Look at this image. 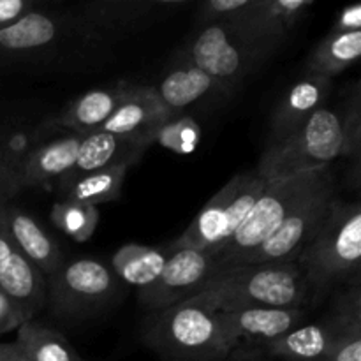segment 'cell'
<instances>
[{
    "instance_id": "cell-1",
    "label": "cell",
    "mask_w": 361,
    "mask_h": 361,
    "mask_svg": "<svg viewBox=\"0 0 361 361\" xmlns=\"http://www.w3.org/2000/svg\"><path fill=\"white\" fill-rule=\"evenodd\" d=\"M310 293L298 263L238 264L215 271L187 303L212 312L249 307H305Z\"/></svg>"
},
{
    "instance_id": "cell-15",
    "label": "cell",
    "mask_w": 361,
    "mask_h": 361,
    "mask_svg": "<svg viewBox=\"0 0 361 361\" xmlns=\"http://www.w3.org/2000/svg\"><path fill=\"white\" fill-rule=\"evenodd\" d=\"M334 90V80L316 74H305L300 78L279 101L270 118V134L268 145H275L286 140L302 126H305L310 116L326 106L328 97Z\"/></svg>"
},
{
    "instance_id": "cell-10",
    "label": "cell",
    "mask_w": 361,
    "mask_h": 361,
    "mask_svg": "<svg viewBox=\"0 0 361 361\" xmlns=\"http://www.w3.org/2000/svg\"><path fill=\"white\" fill-rule=\"evenodd\" d=\"M356 310H361V284L348 286L323 319L300 324L263 348H257V351L274 361H324L345 319Z\"/></svg>"
},
{
    "instance_id": "cell-29",
    "label": "cell",
    "mask_w": 361,
    "mask_h": 361,
    "mask_svg": "<svg viewBox=\"0 0 361 361\" xmlns=\"http://www.w3.org/2000/svg\"><path fill=\"white\" fill-rule=\"evenodd\" d=\"M201 143V126L190 115L171 116L152 137V145H161L176 155H189Z\"/></svg>"
},
{
    "instance_id": "cell-6",
    "label": "cell",
    "mask_w": 361,
    "mask_h": 361,
    "mask_svg": "<svg viewBox=\"0 0 361 361\" xmlns=\"http://www.w3.org/2000/svg\"><path fill=\"white\" fill-rule=\"evenodd\" d=\"M341 157H344L341 111L324 106L295 134L268 145L256 173L267 182H277L328 168Z\"/></svg>"
},
{
    "instance_id": "cell-26",
    "label": "cell",
    "mask_w": 361,
    "mask_h": 361,
    "mask_svg": "<svg viewBox=\"0 0 361 361\" xmlns=\"http://www.w3.org/2000/svg\"><path fill=\"white\" fill-rule=\"evenodd\" d=\"M129 169L130 168H127V166H116V168L85 173V175L78 176V178L71 180L69 183L60 187L63 190V200L88 204V207H97V204L116 201L122 192Z\"/></svg>"
},
{
    "instance_id": "cell-18",
    "label": "cell",
    "mask_w": 361,
    "mask_h": 361,
    "mask_svg": "<svg viewBox=\"0 0 361 361\" xmlns=\"http://www.w3.org/2000/svg\"><path fill=\"white\" fill-rule=\"evenodd\" d=\"M152 87H134L99 130L152 145L155 130L171 118Z\"/></svg>"
},
{
    "instance_id": "cell-38",
    "label": "cell",
    "mask_w": 361,
    "mask_h": 361,
    "mask_svg": "<svg viewBox=\"0 0 361 361\" xmlns=\"http://www.w3.org/2000/svg\"><path fill=\"white\" fill-rule=\"evenodd\" d=\"M0 361H25L16 342L0 344Z\"/></svg>"
},
{
    "instance_id": "cell-30",
    "label": "cell",
    "mask_w": 361,
    "mask_h": 361,
    "mask_svg": "<svg viewBox=\"0 0 361 361\" xmlns=\"http://www.w3.org/2000/svg\"><path fill=\"white\" fill-rule=\"evenodd\" d=\"M341 118L344 130V157L353 159L358 166L361 152V95L358 85L353 88V94L345 102V109L341 111Z\"/></svg>"
},
{
    "instance_id": "cell-33",
    "label": "cell",
    "mask_w": 361,
    "mask_h": 361,
    "mask_svg": "<svg viewBox=\"0 0 361 361\" xmlns=\"http://www.w3.org/2000/svg\"><path fill=\"white\" fill-rule=\"evenodd\" d=\"M27 321H30V317L23 312V309L0 291V335L18 330Z\"/></svg>"
},
{
    "instance_id": "cell-2",
    "label": "cell",
    "mask_w": 361,
    "mask_h": 361,
    "mask_svg": "<svg viewBox=\"0 0 361 361\" xmlns=\"http://www.w3.org/2000/svg\"><path fill=\"white\" fill-rule=\"evenodd\" d=\"M361 204L335 197L319 231L298 256L300 270L310 293L319 303L338 286L360 284Z\"/></svg>"
},
{
    "instance_id": "cell-27",
    "label": "cell",
    "mask_w": 361,
    "mask_h": 361,
    "mask_svg": "<svg viewBox=\"0 0 361 361\" xmlns=\"http://www.w3.org/2000/svg\"><path fill=\"white\" fill-rule=\"evenodd\" d=\"M16 344L25 361H83L60 331L27 321L18 328Z\"/></svg>"
},
{
    "instance_id": "cell-32",
    "label": "cell",
    "mask_w": 361,
    "mask_h": 361,
    "mask_svg": "<svg viewBox=\"0 0 361 361\" xmlns=\"http://www.w3.org/2000/svg\"><path fill=\"white\" fill-rule=\"evenodd\" d=\"M249 4L250 0H207V2H201L196 11L197 28L219 23V21L233 20V18L240 16L249 7Z\"/></svg>"
},
{
    "instance_id": "cell-21",
    "label": "cell",
    "mask_w": 361,
    "mask_h": 361,
    "mask_svg": "<svg viewBox=\"0 0 361 361\" xmlns=\"http://www.w3.org/2000/svg\"><path fill=\"white\" fill-rule=\"evenodd\" d=\"M81 137L78 134L59 137L41 145L20 159L18 164V189L37 187L53 178H62L78 161Z\"/></svg>"
},
{
    "instance_id": "cell-23",
    "label": "cell",
    "mask_w": 361,
    "mask_h": 361,
    "mask_svg": "<svg viewBox=\"0 0 361 361\" xmlns=\"http://www.w3.org/2000/svg\"><path fill=\"white\" fill-rule=\"evenodd\" d=\"M310 7L314 0H250L249 7L236 18L261 37L281 46Z\"/></svg>"
},
{
    "instance_id": "cell-39",
    "label": "cell",
    "mask_w": 361,
    "mask_h": 361,
    "mask_svg": "<svg viewBox=\"0 0 361 361\" xmlns=\"http://www.w3.org/2000/svg\"><path fill=\"white\" fill-rule=\"evenodd\" d=\"M83 361H87V360H83Z\"/></svg>"
},
{
    "instance_id": "cell-20",
    "label": "cell",
    "mask_w": 361,
    "mask_h": 361,
    "mask_svg": "<svg viewBox=\"0 0 361 361\" xmlns=\"http://www.w3.org/2000/svg\"><path fill=\"white\" fill-rule=\"evenodd\" d=\"M152 88L173 116L185 115L190 106L200 104L208 97H219L221 94H228L203 71L197 69L192 63L183 62V60H178V66L173 67L159 81L157 87Z\"/></svg>"
},
{
    "instance_id": "cell-8",
    "label": "cell",
    "mask_w": 361,
    "mask_h": 361,
    "mask_svg": "<svg viewBox=\"0 0 361 361\" xmlns=\"http://www.w3.org/2000/svg\"><path fill=\"white\" fill-rule=\"evenodd\" d=\"M41 6L0 30V63L44 62L71 41L104 39L80 14L46 13Z\"/></svg>"
},
{
    "instance_id": "cell-37",
    "label": "cell",
    "mask_w": 361,
    "mask_h": 361,
    "mask_svg": "<svg viewBox=\"0 0 361 361\" xmlns=\"http://www.w3.org/2000/svg\"><path fill=\"white\" fill-rule=\"evenodd\" d=\"M226 361H274L268 356H264L263 353H259L257 349H249V348H236L229 353L228 360Z\"/></svg>"
},
{
    "instance_id": "cell-12",
    "label": "cell",
    "mask_w": 361,
    "mask_h": 361,
    "mask_svg": "<svg viewBox=\"0 0 361 361\" xmlns=\"http://www.w3.org/2000/svg\"><path fill=\"white\" fill-rule=\"evenodd\" d=\"M217 270V261L207 250L171 249L161 275L140 289V302L150 312L178 305L192 298Z\"/></svg>"
},
{
    "instance_id": "cell-9",
    "label": "cell",
    "mask_w": 361,
    "mask_h": 361,
    "mask_svg": "<svg viewBox=\"0 0 361 361\" xmlns=\"http://www.w3.org/2000/svg\"><path fill=\"white\" fill-rule=\"evenodd\" d=\"M120 281L108 264L90 257L66 263L46 279L49 312L63 321L94 316L118 295Z\"/></svg>"
},
{
    "instance_id": "cell-36",
    "label": "cell",
    "mask_w": 361,
    "mask_h": 361,
    "mask_svg": "<svg viewBox=\"0 0 361 361\" xmlns=\"http://www.w3.org/2000/svg\"><path fill=\"white\" fill-rule=\"evenodd\" d=\"M334 32H360L361 30V6L360 4H351L344 7L335 20Z\"/></svg>"
},
{
    "instance_id": "cell-14",
    "label": "cell",
    "mask_w": 361,
    "mask_h": 361,
    "mask_svg": "<svg viewBox=\"0 0 361 361\" xmlns=\"http://www.w3.org/2000/svg\"><path fill=\"white\" fill-rule=\"evenodd\" d=\"M187 0H95L78 7L81 20L106 37L187 9Z\"/></svg>"
},
{
    "instance_id": "cell-7",
    "label": "cell",
    "mask_w": 361,
    "mask_h": 361,
    "mask_svg": "<svg viewBox=\"0 0 361 361\" xmlns=\"http://www.w3.org/2000/svg\"><path fill=\"white\" fill-rule=\"evenodd\" d=\"M267 180L256 171L238 173L233 176L200 210L189 228L171 243V249L207 250L217 256L243 224L249 212L267 187Z\"/></svg>"
},
{
    "instance_id": "cell-16",
    "label": "cell",
    "mask_w": 361,
    "mask_h": 361,
    "mask_svg": "<svg viewBox=\"0 0 361 361\" xmlns=\"http://www.w3.org/2000/svg\"><path fill=\"white\" fill-rule=\"evenodd\" d=\"M0 222L21 256L49 279L63 264L59 243L28 212L6 203L0 207Z\"/></svg>"
},
{
    "instance_id": "cell-35",
    "label": "cell",
    "mask_w": 361,
    "mask_h": 361,
    "mask_svg": "<svg viewBox=\"0 0 361 361\" xmlns=\"http://www.w3.org/2000/svg\"><path fill=\"white\" fill-rule=\"evenodd\" d=\"M41 4L39 0H0V30L16 23Z\"/></svg>"
},
{
    "instance_id": "cell-34",
    "label": "cell",
    "mask_w": 361,
    "mask_h": 361,
    "mask_svg": "<svg viewBox=\"0 0 361 361\" xmlns=\"http://www.w3.org/2000/svg\"><path fill=\"white\" fill-rule=\"evenodd\" d=\"M18 164L20 159H14L0 152V207L7 203L18 189Z\"/></svg>"
},
{
    "instance_id": "cell-24",
    "label": "cell",
    "mask_w": 361,
    "mask_h": 361,
    "mask_svg": "<svg viewBox=\"0 0 361 361\" xmlns=\"http://www.w3.org/2000/svg\"><path fill=\"white\" fill-rule=\"evenodd\" d=\"M171 254V247L159 249V247H145L129 243L113 254L111 270L120 282L145 289L155 282L161 275L166 261Z\"/></svg>"
},
{
    "instance_id": "cell-17",
    "label": "cell",
    "mask_w": 361,
    "mask_h": 361,
    "mask_svg": "<svg viewBox=\"0 0 361 361\" xmlns=\"http://www.w3.org/2000/svg\"><path fill=\"white\" fill-rule=\"evenodd\" d=\"M0 291L34 317L46 303V279L11 242L0 222Z\"/></svg>"
},
{
    "instance_id": "cell-22",
    "label": "cell",
    "mask_w": 361,
    "mask_h": 361,
    "mask_svg": "<svg viewBox=\"0 0 361 361\" xmlns=\"http://www.w3.org/2000/svg\"><path fill=\"white\" fill-rule=\"evenodd\" d=\"M133 85L116 83L111 87L94 88L87 94L80 95L69 108L59 116L56 123L63 129H69L73 134L85 136L94 130H99L102 123L111 116L116 106L130 94Z\"/></svg>"
},
{
    "instance_id": "cell-5",
    "label": "cell",
    "mask_w": 361,
    "mask_h": 361,
    "mask_svg": "<svg viewBox=\"0 0 361 361\" xmlns=\"http://www.w3.org/2000/svg\"><path fill=\"white\" fill-rule=\"evenodd\" d=\"M331 178H335V171L331 166H328L293 178L268 182L243 224L215 256L219 270L245 263L250 254L284 224L286 219L303 200Z\"/></svg>"
},
{
    "instance_id": "cell-19",
    "label": "cell",
    "mask_w": 361,
    "mask_h": 361,
    "mask_svg": "<svg viewBox=\"0 0 361 361\" xmlns=\"http://www.w3.org/2000/svg\"><path fill=\"white\" fill-rule=\"evenodd\" d=\"M150 147L148 143L134 137L116 136V134L104 133V130H94L81 137L78 161L74 168L60 180V187L69 183L71 180L85 175V173L99 171L106 168H116V166H127L133 168L141 155Z\"/></svg>"
},
{
    "instance_id": "cell-25",
    "label": "cell",
    "mask_w": 361,
    "mask_h": 361,
    "mask_svg": "<svg viewBox=\"0 0 361 361\" xmlns=\"http://www.w3.org/2000/svg\"><path fill=\"white\" fill-rule=\"evenodd\" d=\"M361 55L360 32H334L330 30L312 49L307 63V74L330 78L348 69Z\"/></svg>"
},
{
    "instance_id": "cell-31",
    "label": "cell",
    "mask_w": 361,
    "mask_h": 361,
    "mask_svg": "<svg viewBox=\"0 0 361 361\" xmlns=\"http://www.w3.org/2000/svg\"><path fill=\"white\" fill-rule=\"evenodd\" d=\"M324 361H361V310H356L345 319Z\"/></svg>"
},
{
    "instance_id": "cell-4",
    "label": "cell",
    "mask_w": 361,
    "mask_h": 361,
    "mask_svg": "<svg viewBox=\"0 0 361 361\" xmlns=\"http://www.w3.org/2000/svg\"><path fill=\"white\" fill-rule=\"evenodd\" d=\"M141 337L162 361H226L231 353L215 312L187 302L148 314Z\"/></svg>"
},
{
    "instance_id": "cell-3",
    "label": "cell",
    "mask_w": 361,
    "mask_h": 361,
    "mask_svg": "<svg viewBox=\"0 0 361 361\" xmlns=\"http://www.w3.org/2000/svg\"><path fill=\"white\" fill-rule=\"evenodd\" d=\"M277 49L279 44L233 18L201 27L182 49L178 60L196 66L229 94Z\"/></svg>"
},
{
    "instance_id": "cell-11",
    "label": "cell",
    "mask_w": 361,
    "mask_h": 361,
    "mask_svg": "<svg viewBox=\"0 0 361 361\" xmlns=\"http://www.w3.org/2000/svg\"><path fill=\"white\" fill-rule=\"evenodd\" d=\"M337 178H331L321 189L310 194L295 208L284 224L257 247L243 264L296 263L307 243L323 226L331 203L337 197Z\"/></svg>"
},
{
    "instance_id": "cell-13",
    "label": "cell",
    "mask_w": 361,
    "mask_h": 361,
    "mask_svg": "<svg viewBox=\"0 0 361 361\" xmlns=\"http://www.w3.org/2000/svg\"><path fill=\"white\" fill-rule=\"evenodd\" d=\"M307 314L305 307H249L215 312V317L226 344L233 351L236 348H263L305 323Z\"/></svg>"
},
{
    "instance_id": "cell-28",
    "label": "cell",
    "mask_w": 361,
    "mask_h": 361,
    "mask_svg": "<svg viewBox=\"0 0 361 361\" xmlns=\"http://www.w3.org/2000/svg\"><path fill=\"white\" fill-rule=\"evenodd\" d=\"M53 226L74 242H88L94 236L99 224L97 207L73 203V201H56L51 208Z\"/></svg>"
}]
</instances>
